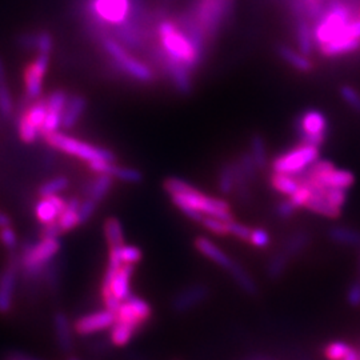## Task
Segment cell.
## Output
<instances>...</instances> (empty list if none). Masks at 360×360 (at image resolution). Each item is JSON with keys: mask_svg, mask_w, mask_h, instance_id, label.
Here are the masks:
<instances>
[{"mask_svg": "<svg viewBox=\"0 0 360 360\" xmlns=\"http://www.w3.org/2000/svg\"><path fill=\"white\" fill-rule=\"evenodd\" d=\"M304 208L324 218H339L342 212L340 208L335 207L333 203L328 202V199L323 195L321 190H312V195L309 196V202L306 203Z\"/></svg>", "mask_w": 360, "mask_h": 360, "instance_id": "7402d4cb", "label": "cell"}, {"mask_svg": "<svg viewBox=\"0 0 360 360\" xmlns=\"http://www.w3.org/2000/svg\"><path fill=\"white\" fill-rule=\"evenodd\" d=\"M103 46L105 51L112 58L116 65H119L120 70H123L126 74H129V77L143 83H148L154 79L151 68L144 65L141 60L132 58L129 52L126 51L114 39H104Z\"/></svg>", "mask_w": 360, "mask_h": 360, "instance_id": "9c48e42d", "label": "cell"}, {"mask_svg": "<svg viewBox=\"0 0 360 360\" xmlns=\"http://www.w3.org/2000/svg\"><path fill=\"white\" fill-rule=\"evenodd\" d=\"M67 101H68V96L65 91L56 90L53 91L51 95L46 99V103H47L49 111L63 114Z\"/></svg>", "mask_w": 360, "mask_h": 360, "instance_id": "7bdbcfd3", "label": "cell"}, {"mask_svg": "<svg viewBox=\"0 0 360 360\" xmlns=\"http://www.w3.org/2000/svg\"><path fill=\"white\" fill-rule=\"evenodd\" d=\"M153 315L151 306L139 296L131 295L116 309L115 322L127 324L136 331L148 322Z\"/></svg>", "mask_w": 360, "mask_h": 360, "instance_id": "30bf717a", "label": "cell"}, {"mask_svg": "<svg viewBox=\"0 0 360 360\" xmlns=\"http://www.w3.org/2000/svg\"><path fill=\"white\" fill-rule=\"evenodd\" d=\"M53 46L51 34L47 31H41L37 35H34V49L38 51V53H46L50 55Z\"/></svg>", "mask_w": 360, "mask_h": 360, "instance_id": "7dc6e473", "label": "cell"}, {"mask_svg": "<svg viewBox=\"0 0 360 360\" xmlns=\"http://www.w3.org/2000/svg\"><path fill=\"white\" fill-rule=\"evenodd\" d=\"M218 188L223 195H231L235 191L233 165L227 163L220 168L218 175Z\"/></svg>", "mask_w": 360, "mask_h": 360, "instance_id": "8d00e7d4", "label": "cell"}, {"mask_svg": "<svg viewBox=\"0 0 360 360\" xmlns=\"http://www.w3.org/2000/svg\"><path fill=\"white\" fill-rule=\"evenodd\" d=\"M47 103H46V99L44 101H37L32 105H30L27 108L26 112L23 115L26 116L27 119L39 129L41 131V127L44 124V120H46V116H47Z\"/></svg>", "mask_w": 360, "mask_h": 360, "instance_id": "d590c367", "label": "cell"}, {"mask_svg": "<svg viewBox=\"0 0 360 360\" xmlns=\"http://www.w3.org/2000/svg\"><path fill=\"white\" fill-rule=\"evenodd\" d=\"M236 162L242 168V171L245 172V178L250 180L251 183L255 181V179H257V172L259 169H257V165H255V162H254V159H252V156L250 155V153H245V154L240 155Z\"/></svg>", "mask_w": 360, "mask_h": 360, "instance_id": "bcb514c9", "label": "cell"}, {"mask_svg": "<svg viewBox=\"0 0 360 360\" xmlns=\"http://www.w3.org/2000/svg\"><path fill=\"white\" fill-rule=\"evenodd\" d=\"M359 15H360V10H359Z\"/></svg>", "mask_w": 360, "mask_h": 360, "instance_id": "be15d7a7", "label": "cell"}, {"mask_svg": "<svg viewBox=\"0 0 360 360\" xmlns=\"http://www.w3.org/2000/svg\"><path fill=\"white\" fill-rule=\"evenodd\" d=\"M80 199L79 198H72L67 202L65 211L60 214V217L58 219V224L60 226L63 233L74 230L75 227L79 226V218H77V211L80 206Z\"/></svg>", "mask_w": 360, "mask_h": 360, "instance_id": "83f0119b", "label": "cell"}, {"mask_svg": "<svg viewBox=\"0 0 360 360\" xmlns=\"http://www.w3.org/2000/svg\"><path fill=\"white\" fill-rule=\"evenodd\" d=\"M68 184H70V181L65 176H58V178L47 180L39 188V196L40 198H47V196H53V195L63 193L65 188L68 187Z\"/></svg>", "mask_w": 360, "mask_h": 360, "instance_id": "74e56055", "label": "cell"}, {"mask_svg": "<svg viewBox=\"0 0 360 360\" xmlns=\"http://www.w3.org/2000/svg\"><path fill=\"white\" fill-rule=\"evenodd\" d=\"M271 187L276 193L287 195L288 198L299 190L300 181L296 178L295 175H288V174H279V172H272L270 176Z\"/></svg>", "mask_w": 360, "mask_h": 360, "instance_id": "cb8c5ba5", "label": "cell"}, {"mask_svg": "<svg viewBox=\"0 0 360 360\" xmlns=\"http://www.w3.org/2000/svg\"><path fill=\"white\" fill-rule=\"evenodd\" d=\"M110 254L115 255L122 264H132L135 266L142 260L143 252L139 247L135 245H124L119 247H112L110 248Z\"/></svg>", "mask_w": 360, "mask_h": 360, "instance_id": "1f68e13d", "label": "cell"}, {"mask_svg": "<svg viewBox=\"0 0 360 360\" xmlns=\"http://www.w3.org/2000/svg\"><path fill=\"white\" fill-rule=\"evenodd\" d=\"M351 348L345 342H331L324 347L323 354L327 360H343Z\"/></svg>", "mask_w": 360, "mask_h": 360, "instance_id": "60d3db41", "label": "cell"}, {"mask_svg": "<svg viewBox=\"0 0 360 360\" xmlns=\"http://www.w3.org/2000/svg\"><path fill=\"white\" fill-rule=\"evenodd\" d=\"M203 224V227L215 235L220 236H226L229 235V221L220 220L218 218H212V217H205L200 221Z\"/></svg>", "mask_w": 360, "mask_h": 360, "instance_id": "f6af8a7d", "label": "cell"}, {"mask_svg": "<svg viewBox=\"0 0 360 360\" xmlns=\"http://www.w3.org/2000/svg\"><path fill=\"white\" fill-rule=\"evenodd\" d=\"M1 80H6V68H4L3 60L0 59V82Z\"/></svg>", "mask_w": 360, "mask_h": 360, "instance_id": "91938a15", "label": "cell"}, {"mask_svg": "<svg viewBox=\"0 0 360 360\" xmlns=\"http://www.w3.org/2000/svg\"><path fill=\"white\" fill-rule=\"evenodd\" d=\"M134 271H135V266L123 264L116 272L112 281L108 284H102V285L108 287L119 302H124L126 299H129V296L132 295L129 283H131Z\"/></svg>", "mask_w": 360, "mask_h": 360, "instance_id": "ac0fdd59", "label": "cell"}, {"mask_svg": "<svg viewBox=\"0 0 360 360\" xmlns=\"http://www.w3.org/2000/svg\"><path fill=\"white\" fill-rule=\"evenodd\" d=\"M63 233L60 226L56 221H52L49 224H43V230H41V236L44 239H59V236Z\"/></svg>", "mask_w": 360, "mask_h": 360, "instance_id": "11a10c76", "label": "cell"}, {"mask_svg": "<svg viewBox=\"0 0 360 360\" xmlns=\"http://www.w3.org/2000/svg\"><path fill=\"white\" fill-rule=\"evenodd\" d=\"M250 155L252 156L255 165H257V169H264L267 167V163H269V159H267V148H266V142H264V138L262 135H254L251 138V142H250Z\"/></svg>", "mask_w": 360, "mask_h": 360, "instance_id": "d6a6232c", "label": "cell"}, {"mask_svg": "<svg viewBox=\"0 0 360 360\" xmlns=\"http://www.w3.org/2000/svg\"><path fill=\"white\" fill-rule=\"evenodd\" d=\"M112 181H114V178H111L110 175L99 174L90 184L89 198L95 200L96 203L102 202L107 196V193H110V190L112 187Z\"/></svg>", "mask_w": 360, "mask_h": 360, "instance_id": "f546056e", "label": "cell"}, {"mask_svg": "<svg viewBox=\"0 0 360 360\" xmlns=\"http://www.w3.org/2000/svg\"><path fill=\"white\" fill-rule=\"evenodd\" d=\"M309 245V235L307 232L297 231L290 235L284 242L282 251L290 259L300 255Z\"/></svg>", "mask_w": 360, "mask_h": 360, "instance_id": "484cf974", "label": "cell"}, {"mask_svg": "<svg viewBox=\"0 0 360 360\" xmlns=\"http://www.w3.org/2000/svg\"><path fill=\"white\" fill-rule=\"evenodd\" d=\"M46 142L51 147L65 153V154L77 156L79 159L86 160L87 163L95 160H105V162H115V155L110 150L102 147H96L89 143L82 142L72 136H68L62 132H55L46 136Z\"/></svg>", "mask_w": 360, "mask_h": 360, "instance_id": "277c9868", "label": "cell"}, {"mask_svg": "<svg viewBox=\"0 0 360 360\" xmlns=\"http://www.w3.org/2000/svg\"><path fill=\"white\" fill-rule=\"evenodd\" d=\"M50 65V55L38 53L35 60L27 65L25 71V83H26V98L28 101H38L41 95L43 77L47 72Z\"/></svg>", "mask_w": 360, "mask_h": 360, "instance_id": "4fadbf2b", "label": "cell"}, {"mask_svg": "<svg viewBox=\"0 0 360 360\" xmlns=\"http://www.w3.org/2000/svg\"><path fill=\"white\" fill-rule=\"evenodd\" d=\"M352 8L345 3H334L327 11L321 13L316 19V25L312 28L315 43L321 47L342 35L348 25L355 19Z\"/></svg>", "mask_w": 360, "mask_h": 360, "instance_id": "3957f363", "label": "cell"}, {"mask_svg": "<svg viewBox=\"0 0 360 360\" xmlns=\"http://www.w3.org/2000/svg\"><path fill=\"white\" fill-rule=\"evenodd\" d=\"M53 327L58 345L62 351L71 352L74 347V327L65 312H56L53 316Z\"/></svg>", "mask_w": 360, "mask_h": 360, "instance_id": "d6986e66", "label": "cell"}, {"mask_svg": "<svg viewBox=\"0 0 360 360\" xmlns=\"http://www.w3.org/2000/svg\"><path fill=\"white\" fill-rule=\"evenodd\" d=\"M328 238L336 245H351V247L360 245V231L346 226H335L333 229H330Z\"/></svg>", "mask_w": 360, "mask_h": 360, "instance_id": "d4e9b609", "label": "cell"}, {"mask_svg": "<svg viewBox=\"0 0 360 360\" xmlns=\"http://www.w3.org/2000/svg\"><path fill=\"white\" fill-rule=\"evenodd\" d=\"M251 231H252V229L245 226L243 223H239L235 220L229 221V235H233L235 238H238L240 240L248 242L250 236H251Z\"/></svg>", "mask_w": 360, "mask_h": 360, "instance_id": "681fc988", "label": "cell"}, {"mask_svg": "<svg viewBox=\"0 0 360 360\" xmlns=\"http://www.w3.org/2000/svg\"><path fill=\"white\" fill-rule=\"evenodd\" d=\"M290 257L284 254L283 251H278L274 257H271L269 264H267V275L271 281H278L279 278L283 276L284 272L288 267Z\"/></svg>", "mask_w": 360, "mask_h": 360, "instance_id": "e575fe53", "label": "cell"}, {"mask_svg": "<svg viewBox=\"0 0 360 360\" xmlns=\"http://www.w3.org/2000/svg\"><path fill=\"white\" fill-rule=\"evenodd\" d=\"M195 247L202 255L208 257L211 262L218 264L219 267H223L226 271L230 270L232 264L235 263L231 257H229L224 251H221L212 240H210L207 238H196Z\"/></svg>", "mask_w": 360, "mask_h": 360, "instance_id": "ffe728a7", "label": "cell"}, {"mask_svg": "<svg viewBox=\"0 0 360 360\" xmlns=\"http://www.w3.org/2000/svg\"><path fill=\"white\" fill-rule=\"evenodd\" d=\"M13 108V98H11V94L7 87V82L1 80L0 82V116L7 117V116L11 115Z\"/></svg>", "mask_w": 360, "mask_h": 360, "instance_id": "b9f144b4", "label": "cell"}, {"mask_svg": "<svg viewBox=\"0 0 360 360\" xmlns=\"http://www.w3.org/2000/svg\"><path fill=\"white\" fill-rule=\"evenodd\" d=\"M359 358H360V354H359Z\"/></svg>", "mask_w": 360, "mask_h": 360, "instance_id": "e7e4bbea", "label": "cell"}, {"mask_svg": "<svg viewBox=\"0 0 360 360\" xmlns=\"http://www.w3.org/2000/svg\"><path fill=\"white\" fill-rule=\"evenodd\" d=\"M208 297V288L202 284H195L179 292L174 299V309L176 312H186L203 303Z\"/></svg>", "mask_w": 360, "mask_h": 360, "instance_id": "e0dca14e", "label": "cell"}, {"mask_svg": "<svg viewBox=\"0 0 360 360\" xmlns=\"http://www.w3.org/2000/svg\"><path fill=\"white\" fill-rule=\"evenodd\" d=\"M104 236L110 248L124 245L123 226L119 219L108 218L104 221Z\"/></svg>", "mask_w": 360, "mask_h": 360, "instance_id": "4dcf8cb0", "label": "cell"}, {"mask_svg": "<svg viewBox=\"0 0 360 360\" xmlns=\"http://www.w3.org/2000/svg\"><path fill=\"white\" fill-rule=\"evenodd\" d=\"M318 159H319L318 147L300 143V146L276 156L271 163V168H272V172L299 175L304 169H307L311 165H314Z\"/></svg>", "mask_w": 360, "mask_h": 360, "instance_id": "8992f818", "label": "cell"}, {"mask_svg": "<svg viewBox=\"0 0 360 360\" xmlns=\"http://www.w3.org/2000/svg\"><path fill=\"white\" fill-rule=\"evenodd\" d=\"M91 11L107 25H123L131 11V0H92Z\"/></svg>", "mask_w": 360, "mask_h": 360, "instance_id": "8fae6325", "label": "cell"}, {"mask_svg": "<svg viewBox=\"0 0 360 360\" xmlns=\"http://www.w3.org/2000/svg\"><path fill=\"white\" fill-rule=\"evenodd\" d=\"M110 342L115 347H124L132 340L134 335L136 333L135 328L129 327L127 324L115 322V324L110 328Z\"/></svg>", "mask_w": 360, "mask_h": 360, "instance_id": "836d02e7", "label": "cell"}, {"mask_svg": "<svg viewBox=\"0 0 360 360\" xmlns=\"http://www.w3.org/2000/svg\"><path fill=\"white\" fill-rule=\"evenodd\" d=\"M60 250L59 239H41L38 243L27 245L22 255V269L26 276L38 278L41 270L47 266V263L55 257Z\"/></svg>", "mask_w": 360, "mask_h": 360, "instance_id": "52a82bcc", "label": "cell"}, {"mask_svg": "<svg viewBox=\"0 0 360 360\" xmlns=\"http://www.w3.org/2000/svg\"><path fill=\"white\" fill-rule=\"evenodd\" d=\"M296 41H297L299 51L304 53L306 56H309L314 52L315 39L312 34V28L303 19L299 20L296 25Z\"/></svg>", "mask_w": 360, "mask_h": 360, "instance_id": "4316f807", "label": "cell"}, {"mask_svg": "<svg viewBox=\"0 0 360 360\" xmlns=\"http://www.w3.org/2000/svg\"><path fill=\"white\" fill-rule=\"evenodd\" d=\"M158 37L162 43L163 55L169 60L186 65L190 70L200 63L202 49L176 22L162 20L158 25Z\"/></svg>", "mask_w": 360, "mask_h": 360, "instance_id": "6da1fadb", "label": "cell"}, {"mask_svg": "<svg viewBox=\"0 0 360 360\" xmlns=\"http://www.w3.org/2000/svg\"><path fill=\"white\" fill-rule=\"evenodd\" d=\"M171 200L187 218L193 221L200 223L205 217H212L224 221L233 220L229 202L214 196H207L206 193L198 191L193 186L183 193L172 195Z\"/></svg>", "mask_w": 360, "mask_h": 360, "instance_id": "7a4b0ae2", "label": "cell"}, {"mask_svg": "<svg viewBox=\"0 0 360 360\" xmlns=\"http://www.w3.org/2000/svg\"><path fill=\"white\" fill-rule=\"evenodd\" d=\"M296 210L297 208L292 205V202L290 199H285V200L278 203V206L275 208V212H276L278 218L285 220V219L292 218L295 215Z\"/></svg>", "mask_w": 360, "mask_h": 360, "instance_id": "f5cc1de1", "label": "cell"}, {"mask_svg": "<svg viewBox=\"0 0 360 360\" xmlns=\"http://www.w3.org/2000/svg\"><path fill=\"white\" fill-rule=\"evenodd\" d=\"M271 236L269 232L263 229H252L248 243L257 248H266L270 245Z\"/></svg>", "mask_w": 360, "mask_h": 360, "instance_id": "f907efd6", "label": "cell"}, {"mask_svg": "<svg viewBox=\"0 0 360 360\" xmlns=\"http://www.w3.org/2000/svg\"><path fill=\"white\" fill-rule=\"evenodd\" d=\"M230 275L233 278L235 283L238 284L245 294L248 295H257L259 288L255 281L250 276V274L242 267L239 266L236 262L231 266V269L229 270Z\"/></svg>", "mask_w": 360, "mask_h": 360, "instance_id": "f1b7e54d", "label": "cell"}, {"mask_svg": "<svg viewBox=\"0 0 360 360\" xmlns=\"http://www.w3.org/2000/svg\"><path fill=\"white\" fill-rule=\"evenodd\" d=\"M347 302L352 307L360 306V282L351 284L347 291Z\"/></svg>", "mask_w": 360, "mask_h": 360, "instance_id": "9f6ffc18", "label": "cell"}, {"mask_svg": "<svg viewBox=\"0 0 360 360\" xmlns=\"http://www.w3.org/2000/svg\"><path fill=\"white\" fill-rule=\"evenodd\" d=\"M19 135L23 142L31 144L38 141L40 131L27 119L26 116L22 115L19 119Z\"/></svg>", "mask_w": 360, "mask_h": 360, "instance_id": "f35d334b", "label": "cell"}, {"mask_svg": "<svg viewBox=\"0 0 360 360\" xmlns=\"http://www.w3.org/2000/svg\"><path fill=\"white\" fill-rule=\"evenodd\" d=\"M65 206L67 202L59 195L41 198L35 207V214L41 224H49L59 219L60 214L65 211Z\"/></svg>", "mask_w": 360, "mask_h": 360, "instance_id": "2e32d148", "label": "cell"}, {"mask_svg": "<svg viewBox=\"0 0 360 360\" xmlns=\"http://www.w3.org/2000/svg\"><path fill=\"white\" fill-rule=\"evenodd\" d=\"M0 240L1 243L4 245L6 248L8 250H15L16 245H18V238H16V233L11 229V226L8 227H4V229H0Z\"/></svg>", "mask_w": 360, "mask_h": 360, "instance_id": "db71d44e", "label": "cell"}, {"mask_svg": "<svg viewBox=\"0 0 360 360\" xmlns=\"http://www.w3.org/2000/svg\"><path fill=\"white\" fill-rule=\"evenodd\" d=\"M98 203L95 200H92L90 198H87L86 200H83L79 206V211H77V218H79V226L86 224L91 217L94 215V212L96 211Z\"/></svg>", "mask_w": 360, "mask_h": 360, "instance_id": "c3c4849f", "label": "cell"}, {"mask_svg": "<svg viewBox=\"0 0 360 360\" xmlns=\"http://www.w3.org/2000/svg\"><path fill=\"white\" fill-rule=\"evenodd\" d=\"M226 13V0H198L193 7V20L200 27L206 38H212L218 34Z\"/></svg>", "mask_w": 360, "mask_h": 360, "instance_id": "ba28073f", "label": "cell"}, {"mask_svg": "<svg viewBox=\"0 0 360 360\" xmlns=\"http://www.w3.org/2000/svg\"><path fill=\"white\" fill-rule=\"evenodd\" d=\"M8 360H31V359H27V358H25V356H20V355H13V356H10V358H8Z\"/></svg>", "mask_w": 360, "mask_h": 360, "instance_id": "94428289", "label": "cell"}, {"mask_svg": "<svg viewBox=\"0 0 360 360\" xmlns=\"http://www.w3.org/2000/svg\"><path fill=\"white\" fill-rule=\"evenodd\" d=\"M311 195H312V190L309 188V186L300 183L299 190H297L294 195L290 196V200L292 202V205H294L297 210H299V208H304L306 203L309 202Z\"/></svg>", "mask_w": 360, "mask_h": 360, "instance_id": "816d5d0a", "label": "cell"}, {"mask_svg": "<svg viewBox=\"0 0 360 360\" xmlns=\"http://www.w3.org/2000/svg\"><path fill=\"white\" fill-rule=\"evenodd\" d=\"M8 226H11V219H10V217H8L7 214H4V212L0 211V229L8 227Z\"/></svg>", "mask_w": 360, "mask_h": 360, "instance_id": "6f0895ef", "label": "cell"}, {"mask_svg": "<svg viewBox=\"0 0 360 360\" xmlns=\"http://www.w3.org/2000/svg\"><path fill=\"white\" fill-rule=\"evenodd\" d=\"M278 55L279 58L285 62L287 65H291L294 70L300 74H309L314 70V63L309 60V56L300 51H296L288 46H279L278 47Z\"/></svg>", "mask_w": 360, "mask_h": 360, "instance_id": "44dd1931", "label": "cell"}, {"mask_svg": "<svg viewBox=\"0 0 360 360\" xmlns=\"http://www.w3.org/2000/svg\"><path fill=\"white\" fill-rule=\"evenodd\" d=\"M68 360H77V359H75V358H71V359H68Z\"/></svg>", "mask_w": 360, "mask_h": 360, "instance_id": "6125c7cd", "label": "cell"}, {"mask_svg": "<svg viewBox=\"0 0 360 360\" xmlns=\"http://www.w3.org/2000/svg\"><path fill=\"white\" fill-rule=\"evenodd\" d=\"M343 360H360L359 352L355 348H351L349 352L346 355V358Z\"/></svg>", "mask_w": 360, "mask_h": 360, "instance_id": "680465c9", "label": "cell"}, {"mask_svg": "<svg viewBox=\"0 0 360 360\" xmlns=\"http://www.w3.org/2000/svg\"><path fill=\"white\" fill-rule=\"evenodd\" d=\"M91 169L95 174H105L111 178H115L127 183H141L143 180V174L136 168L120 167L114 162H105V160H95L89 163Z\"/></svg>", "mask_w": 360, "mask_h": 360, "instance_id": "5bb4252c", "label": "cell"}, {"mask_svg": "<svg viewBox=\"0 0 360 360\" xmlns=\"http://www.w3.org/2000/svg\"><path fill=\"white\" fill-rule=\"evenodd\" d=\"M86 105H87L86 99L80 95H74L68 98L62 114V129H72L77 124V120L80 119V116L83 115Z\"/></svg>", "mask_w": 360, "mask_h": 360, "instance_id": "603a6c76", "label": "cell"}, {"mask_svg": "<svg viewBox=\"0 0 360 360\" xmlns=\"http://www.w3.org/2000/svg\"><path fill=\"white\" fill-rule=\"evenodd\" d=\"M340 98L345 103L347 104L352 111L360 115V92L355 87L349 84H343L340 87Z\"/></svg>", "mask_w": 360, "mask_h": 360, "instance_id": "ab89813d", "label": "cell"}, {"mask_svg": "<svg viewBox=\"0 0 360 360\" xmlns=\"http://www.w3.org/2000/svg\"><path fill=\"white\" fill-rule=\"evenodd\" d=\"M321 191L328 199L330 203H333L335 207H338L340 210L347 203L348 190L328 187V188H322Z\"/></svg>", "mask_w": 360, "mask_h": 360, "instance_id": "ee69618b", "label": "cell"}, {"mask_svg": "<svg viewBox=\"0 0 360 360\" xmlns=\"http://www.w3.org/2000/svg\"><path fill=\"white\" fill-rule=\"evenodd\" d=\"M19 266L10 264L6 270L3 271L0 276V314L7 315L11 312L13 304V296L18 283V274Z\"/></svg>", "mask_w": 360, "mask_h": 360, "instance_id": "9a60e30c", "label": "cell"}, {"mask_svg": "<svg viewBox=\"0 0 360 360\" xmlns=\"http://www.w3.org/2000/svg\"><path fill=\"white\" fill-rule=\"evenodd\" d=\"M295 131L302 144L319 148L328 135V120L321 110L309 108L297 116Z\"/></svg>", "mask_w": 360, "mask_h": 360, "instance_id": "5b68a950", "label": "cell"}, {"mask_svg": "<svg viewBox=\"0 0 360 360\" xmlns=\"http://www.w3.org/2000/svg\"><path fill=\"white\" fill-rule=\"evenodd\" d=\"M115 314L110 309H104L77 318L72 323V327L75 334L79 336H90L102 333L104 330H110L115 324Z\"/></svg>", "mask_w": 360, "mask_h": 360, "instance_id": "7c38bea8", "label": "cell"}]
</instances>
